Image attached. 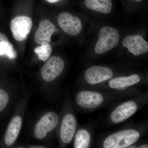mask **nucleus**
Instances as JSON below:
<instances>
[{
	"label": "nucleus",
	"instance_id": "14",
	"mask_svg": "<svg viewBox=\"0 0 148 148\" xmlns=\"http://www.w3.org/2000/svg\"><path fill=\"white\" fill-rule=\"evenodd\" d=\"M123 45L135 56L142 55L148 51V42L139 35L127 36L123 41Z\"/></svg>",
	"mask_w": 148,
	"mask_h": 148
},
{
	"label": "nucleus",
	"instance_id": "24",
	"mask_svg": "<svg viewBox=\"0 0 148 148\" xmlns=\"http://www.w3.org/2000/svg\"><path fill=\"white\" fill-rule=\"evenodd\" d=\"M134 1H136L140 2L143 1V0H134Z\"/></svg>",
	"mask_w": 148,
	"mask_h": 148
},
{
	"label": "nucleus",
	"instance_id": "2",
	"mask_svg": "<svg viewBox=\"0 0 148 148\" xmlns=\"http://www.w3.org/2000/svg\"><path fill=\"white\" fill-rule=\"evenodd\" d=\"M148 120L125 125L103 138L98 148H127L148 132Z\"/></svg>",
	"mask_w": 148,
	"mask_h": 148
},
{
	"label": "nucleus",
	"instance_id": "13",
	"mask_svg": "<svg viewBox=\"0 0 148 148\" xmlns=\"http://www.w3.org/2000/svg\"><path fill=\"white\" fill-rule=\"evenodd\" d=\"M59 26L64 32L71 36H77L82 30L81 21L77 16L69 12H62L58 15Z\"/></svg>",
	"mask_w": 148,
	"mask_h": 148
},
{
	"label": "nucleus",
	"instance_id": "22",
	"mask_svg": "<svg viewBox=\"0 0 148 148\" xmlns=\"http://www.w3.org/2000/svg\"><path fill=\"white\" fill-rule=\"evenodd\" d=\"M29 148H47L44 146L42 145H34L31 146Z\"/></svg>",
	"mask_w": 148,
	"mask_h": 148
},
{
	"label": "nucleus",
	"instance_id": "17",
	"mask_svg": "<svg viewBox=\"0 0 148 148\" xmlns=\"http://www.w3.org/2000/svg\"><path fill=\"white\" fill-rule=\"evenodd\" d=\"M18 92L0 88V113L4 112L12 103L16 102Z\"/></svg>",
	"mask_w": 148,
	"mask_h": 148
},
{
	"label": "nucleus",
	"instance_id": "8",
	"mask_svg": "<svg viewBox=\"0 0 148 148\" xmlns=\"http://www.w3.org/2000/svg\"><path fill=\"white\" fill-rule=\"evenodd\" d=\"M114 72L106 66H95L86 69L84 74L85 82L91 88L108 81L113 77Z\"/></svg>",
	"mask_w": 148,
	"mask_h": 148
},
{
	"label": "nucleus",
	"instance_id": "6",
	"mask_svg": "<svg viewBox=\"0 0 148 148\" xmlns=\"http://www.w3.org/2000/svg\"><path fill=\"white\" fill-rule=\"evenodd\" d=\"M59 119V113L54 111H47L39 116L33 125L32 132L37 140L46 139L56 132Z\"/></svg>",
	"mask_w": 148,
	"mask_h": 148
},
{
	"label": "nucleus",
	"instance_id": "5",
	"mask_svg": "<svg viewBox=\"0 0 148 148\" xmlns=\"http://www.w3.org/2000/svg\"><path fill=\"white\" fill-rule=\"evenodd\" d=\"M31 95V92H23L16 103L4 135V142L7 147H11L13 146L18 138L23 125L27 105Z\"/></svg>",
	"mask_w": 148,
	"mask_h": 148
},
{
	"label": "nucleus",
	"instance_id": "11",
	"mask_svg": "<svg viewBox=\"0 0 148 148\" xmlns=\"http://www.w3.org/2000/svg\"><path fill=\"white\" fill-rule=\"evenodd\" d=\"M96 126V122L91 120L85 124H79L73 139L74 148H90Z\"/></svg>",
	"mask_w": 148,
	"mask_h": 148
},
{
	"label": "nucleus",
	"instance_id": "23",
	"mask_svg": "<svg viewBox=\"0 0 148 148\" xmlns=\"http://www.w3.org/2000/svg\"><path fill=\"white\" fill-rule=\"evenodd\" d=\"M60 0H47V1L50 3H55L57 2Z\"/></svg>",
	"mask_w": 148,
	"mask_h": 148
},
{
	"label": "nucleus",
	"instance_id": "20",
	"mask_svg": "<svg viewBox=\"0 0 148 148\" xmlns=\"http://www.w3.org/2000/svg\"><path fill=\"white\" fill-rule=\"evenodd\" d=\"M4 56H7L10 59H15L17 57V53L14 49L13 45L10 42H9L5 53Z\"/></svg>",
	"mask_w": 148,
	"mask_h": 148
},
{
	"label": "nucleus",
	"instance_id": "9",
	"mask_svg": "<svg viewBox=\"0 0 148 148\" xmlns=\"http://www.w3.org/2000/svg\"><path fill=\"white\" fill-rule=\"evenodd\" d=\"M119 40V33L116 29L110 27H103L99 32L95 52L98 54L106 53L115 47Z\"/></svg>",
	"mask_w": 148,
	"mask_h": 148
},
{
	"label": "nucleus",
	"instance_id": "18",
	"mask_svg": "<svg viewBox=\"0 0 148 148\" xmlns=\"http://www.w3.org/2000/svg\"><path fill=\"white\" fill-rule=\"evenodd\" d=\"M52 50L50 45L46 44L37 47L35 49L34 51L38 56L40 60L46 61L49 58Z\"/></svg>",
	"mask_w": 148,
	"mask_h": 148
},
{
	"label": "nucleus",
	"instance_id": "12",
	"mask_svg": "<svg viewBox=\"0 0 148 148\" xmlns=\"http://www.w3.org/2000/svg\"><path fill=\"white\" fill-rule=\"evenodd\" d=\"M32 27V18L28 16H16L11 21V30L14 38L18 41H22L27 38Z\"/></svg>",
	"mask_w": 148,
	"mask_h": 148
},
{
	"label": "nucleus",
	"instance_id": "1",
	"mask_svg": "<svg viewBox=\"0 0 148 148\" xmlns=\"http://www.w3.org/2000/svg\"><path fill=\"white\" fill-rule=\"evenodd\" d=\"M142 92L135 88L121 91L83 88L75 92L72 101L75 110L89 113L103 108H110L117 102Z\"/></svg>",
	"mask_w": 148,
	"mask_h": 148
},
{
	"label": "nucleus",
	"instance_id": "15",
	"mask_svg": "<svg viewBox=\"0 0 148 148\" xmlns=\"http://www.w3.org/2000/svg\"><path fill=\"white\" fill-rule=\"evenodd\" d=\"M55 31V26L50 21L47 19L42 20L35 34V42L41 45L49 44Z\"/></svg>",
	"mask_w": 148,
	"mask_h": 148
},
{
	"label": "nucleus",
	"instance_id": "25",
	"mask_svg": "<svg viewBox=\"0 0 148 148\" xmlns=\"http://www.w3.org/2000/svg\"><path fill=\"white\" fill-rule=\"evenodd\" d=\"M16 148H25L24 147H16Z\"/></svg>",
	"mask_w": 148,
	"mask_h": 148
},
{
	"label": "nucleus",
	"instance_id": "19",
	"mask_svg": "<svg viewBox=\"0 0 148 148\" xmlns=\"http://www.w3.org/2000/svg\"><path fill=\"white\" fill-rule=\"evenodd\" d=\"M8 38L6 36L0 33V56L3 55L8 45Z\"/></svg>",
	"mask_w": 148,
	"mask_h": 148
},
{
	"label": "nucleus",
	"instance_id": "10",
	"mask_svg": "<svg viewBox=\"0 0 148 148\" xmlns=\"http://www.w3.org/2000/svg\"><path fill=\"white\" fill-rule=\"evenodd\" d=\"M65 66V62L61 57L57 56L50 57L41 70L42 79L48 83L53 82L64 71Z\"/></svg>",
	"mask_w": 148,
	"mask_h": 148
},
{
	"label": "nucleus",
	"instance_id": "7",
	"mask_svg": "<svg viewBox=\"0 0 148 148\" xmlns=\"http://www.w3.org/2000/svg\"><path fill=\"white\" fill-rule=\"evenodd\" d=\"M142 81V78L138 74L116 77L107 82L106 84H101L89 89L121 91L134 88Z\"/></svg>",
	"mask_w": 148,
	"mask_h": 148
},
{
	"label": "nucleus",
	"instance_id": "3",
	"mask_svg": "<svg viewBox=\"0 0 148 148\" xmlns=\"http://www.w3.org/2000/svg\"><path fill=\"white\" fill-rule=\"evenodd\" d=\"M148 103V91L122 100L110 108L104 121V125L111 127L122 123L143 109Z\"/></svg>",
	"mask_w": 148,
	"mask_h": 148
},
{
	"label": "nucleus",
	"instance_id": "21",
	"mask_svg": "<svg viewBox=\"0 0 148 148\" xmlns=\"http://www.w3.org/2000/svg\"><path fill=\"white\" fill-rule=\"evenodd\" d=\"M138 142L130 146L127 148H148V143L147 142L138 143Z\"/></svg>",
	"mask_w": 148,
	"mask_h": 148
},
{
	"label": "nucleus",
	"instance_id": "16",
	"mask_svg": "<svg viewBox=\"0 0 148 148\" xmlns=\"http://www.w3.org/2000/svg\"><path fill=\"white\" fill-rule=\"evenodd\" d=\"M85 4L91 10L105 14L111 12L112 6L111 0H85Z\"/></svg>",
	"mask_w": 148,
	"mask_h": 148
},
{
	"label": "nucleus",
	"instance_id": "4",
	"mask_svg": "<svg viewBox=\"0 0 148 148\" xmlns=\"http://www.w3.org/2000/svg\"><path fill=\"white\" fill-rule=\"evenodd\" d=\"M78 125L71 97L69 92H66L56 131L60 148H66L73 141Z\"/></svg>",
	"mask_w": 148,
	"mask_h": 148
}]
</instances>
